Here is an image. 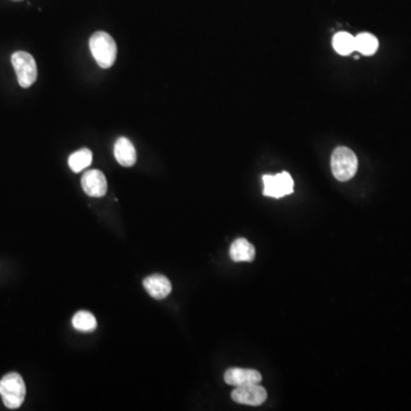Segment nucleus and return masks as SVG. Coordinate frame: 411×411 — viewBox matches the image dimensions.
Here are the masks:
<instances>
[{"label":"nucleus","instance_id":"7","mask_svg":"<svg viewBox=\"0 0 411 411\" xmlns=\"http://www.w3.org/2000/svg\"><path fill=\"white\" fill-rule=\"evenodd\" d=\"M81 186L87 196L94 198L104 197L108 191L106 176L101 170H90L83 174Z\"/></svg>","mask_w":411,"mask_h":411},{"label":"nucleus","instance_id":"12","mask_svg":"<svg viewBox=\"0 0 411 411\" xmlns=\"http://www.w3.org/2000/svg\"><path fill=\"white\" fill-rule=\"evenodd\" d=\"M93 163V153L90 149L78 150L69 157V167L74 172H80L86 170Z\"/></svg>","mask_w":411,"mask_h":411},{"label":"nucleus","instance_id":"5","mask_svg":"<svg viewBox=\"0 0 411 411\" xmlns=\"http://www.w3.org/2000/svg\"><path fill=\"white\" fill-rule=\"evenodd\" d=\"M263 183L264 194L271 198H282L294 192V181L287 172L277 175H264Z\"/></svg>","mask_w":411,"mask_h":411},{"label":"nucleus","instance_id":"11","mask_svg":"<svg viewBox=\"0 0 411 411\" xmlns=\"http://www.w3.org/2000/svg\"><path fill=\"white\" fill-rule=\"evenodd\" d=\"M255 255V247L243 238L234 240L230 247V257L233 262H252Z\"/></svg>","mask_w":411,"mask_h":411},{"label":"nucleus","instance_id":"4","mask_svg":"<svg viewBox=\"0 0 411 411\" xmlns=\"http://www.w3.org/2000/svg\"><path fill=\"white\" fill-rule=\"evenodd\" d=\"M12 64L17 72V80L21 87L29 88L36 83L38 70L36 61L27 52H17L12 55Z\"/></svg>","mask_w":411,"mask_h":411},{"label":"nucleus","instance_id":"6","mask_svg":"<svg viewBox=\"0 0 411 411\" xmlns=\"http://www.w3.org/2000/svg\"><path fill=\"white\" fill-rule=\"evenodd\" d=\"M233 401L240 405H261L266 401L268 393L265 388L259 384L245 385L238 386L231 393Z\"/></svg>","mask_w":411,"mask_h":411},{"label":"nucleus","instance_id":"16","mask_svg":"<svg viewBox=\"0 0 411 411\" xmlns=\"http://www.w3.org/2000/svg\"><path fill=\"white\" fill-rule=\"evenodd\" d=\"M14 1H22V0H14Z\"/></svg>","mask_w":411,"mask_h":411},{"label":"nucleus","instance_id":"13","mask_svg":"<svg viewBox=\"0 0 411 411\" xmlns=\"http://www.w3.org/2000/svg\"><path fill=\"white\" fill-rule=\"evenodd\" d=\"M378 46L379 43L374 34L363 32L355 37V50H358L363 55L367 57L374 55L377 52Z\"/></svg>","mask_w":411,"mask_h":411},{"label":"nucleus","instance_id":"15","mask_svg":"<svg viewBox=\"0 0 411 411\" xmlns=\"http://www.w3.org/2000/svg\"><path fill=\"white\" fill-rule=\"evenodd\" d=\"M72 325L79 332H90L95 330L97 322L90 312L80 311L73 317Z\"/></svg>","mask_w":411,"mask_h":411},{"label":"nucleus","instance_id":"14","mask_svg":"<svg viewBox=\"0 0 411 411\" xmlns=\"http://www.w3.org/2000/svg\"><path fill=\"white\" fill-rule=\"evenodd\" d=\"M332 46L336 52L343 57L350 55L355 50V37L348 32H339L332 39Z\"/></svg>","mask_w":411,"mask_h":411},{"label":"nucleus","instance_id":"1","mask_svg":"<svg viewBox=\"0 0 411 411\" xmlns=\"http://www.w3.org/2000/svg\"><path fill=\"white\" fill-rule=\"evenodd\" d=\"M27 388L23 378L17 372H10L0 381V395L8 409L20 408L26 399Z\"/></svg>","mask_w":411,"mask_h":411},{"label":"nucleus","instance_id":"9","mask_svg":"<svg viewBox=\"0 0 411 411\" xmlns=\"http://www.w3.org/2000/svg\"><path fill=\"white\" fill-rule=\"evenodd\" d=\"M143 285L152 299H163L172 292V283L165 275L153 274L144 279Z\"/></svg>","mask_w":411,"mask_h":411},{"label":"nucleus","instance_id":"3","mask_svg":"<svg viewBox=\"0 0 411 411\" xmlns=\"http://www.w3.org/2000/svg\"><path fill=\"white\" fill-rule=\"evenodd\" d=\"M358 158L348 148L339 146L332 154V170L336 179L346 182L353 179L358 170Z\"/></svg>","mask_w":411,"mask_h":411},{"label":"nucleus","instance_id":"10","mask_svg":"<svg viewBox=\"0 0 411 411\" xmlns=\"http://www.w3.org/2000/svg\"><path fill=\"white\" fill-rule=\"evenodd\" d=\"M114 157L121 166H134L137 160V149L130 139L126 137H119L114 144Z\"/></svg>","mask_w":411,"mask_h":411},{"label":"nucleus","instance_id":"8","mask_svg":"<svg viewBox=\"0 0 411 411\" xmlns=\"http://www.w3.org/2000/svg\"><path fill=\"white\" fill-rule=\"evenodd\" d=\"M226 384L232 386H245V385L259 384L262 376L254 369L231 368L224 374Z\"/></svg>","mask_w":411,"mask_h":411},{"label":"nucleus","instance_id":"2","mask_svg":"<svg viewBox=\"0 0 411 411\" xmlns=\"http://www.w3.org/2000/svg\"><path fill=\"white\" fill-rule=\"evenodd\" d=\"M90 52L102 69L112 67L117 57L116 41L104 31H97L90 39Z\"/></svg>","mask_w":411,"mask_h":411}]
</instances>
